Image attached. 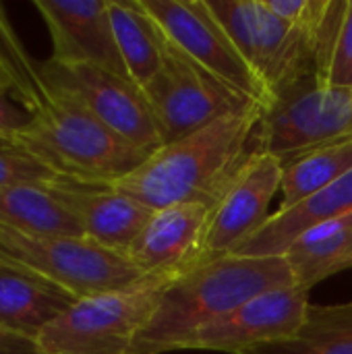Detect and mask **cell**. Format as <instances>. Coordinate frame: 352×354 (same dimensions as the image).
I'll return each mask as SVG.
<instances>
[{
    "mask_svg": "<svg viewBox=\"0 0 352 354\" xmlns=\"http://www.w3.org/2000/svg\"><path fill=\"white\" fill-rule=\"evenodd\" d=\"M241 354H352V301L311 305L301 332Z\"/></svg>",
    "mask_w": 352,
    "mask_h": 354,
    "instance_id": "obj_21",
    "label": "cell"
},
{
    "mask_svg": "<svg viewBox=\"0 0 352 354\" xmlns=\"http://www.w3.org/2000/svg\"><path fill=\"white\" fill-rule=\"evenodd\" d=\"M352 170V135L284 162L282 207H293Z\"/></svg>",
    "mask_w": 352,
    "mask_h": 354,
    "instance_id": "obj_22",
    "label": "cell"
},
{
    "mask_svg": "<svg viewBox=\"0 0 352 354\" xmlns=\"http://www.w3.org/2000/svg\"><path fill=\"white\" fill-rule=\"evenodd\" d=\"M33 6L50 31L52 60L131 79L116 44L108 0H33Z\"/></svg>",
    "mask_w": 352,
    "mask_h": 354,
    "instance_id": "obj_13",
    "label": "cell"
},
{
    "mask_svg": "<svg viewBox=\"0 0 352 354\" xmlns=\"http://www.w3.org/2000/svg\"><path fill=\"white\" fill-rule=\"evenodd\" d=\"M295 286L284 255H220L172 280L137 338L133 354L172 353L197 330L228 315L249 299Z\"/></svg>",
    "mask_w": 352,
    "mask_h": 354,
    "instance_id": "obj_2",
    "label": "cell"
},
{
    "mask_svg": "<svg viewBox=\"0 0 352 354\" xmlns=\"http://www.w3.org/2000/svg\"><path fill=\"white\" fill-rule=\"evenodd\" d=\"M170 282L154 278L81 299L37 336V344L46 354H133Z\"/></svg>",
    "mask_w": 352,
    "mask_h": 354,
    "instance_id": "obj_5",
    "label": "cell"
},
{
    "mask_svg": "<svg viewBox=\"0 0 352 354\" xmlns=\"http://www.w3.org/2000/svg\"><path fill=\"white\" fill-rule=\"evenodd\" d=\"M0 259L44 276L77 301L154 280L127 253L108 249L87 236H29L0 226Z\"/></svg>",
    "mask_w": 352,
    "mask_h": 354,
    "instance_id": "obj_4",
    "label": "cell"
},
{
    "mask_svg": "<svg viewBox=\"0 0 352 354\" xmlns=\"http://www.w3.org/2000/svg\"><path fill=\"white\" fill-rule=\"evenodd\" d=\"M60 176L10 141H0V187L52 185Z\"/></svg>",
    "mask_w": 352,
    "mask_h": 354,
    "instance_id": "obj_23",
    "label": "cell"
},
{
    "mask_svg": "<svg viewBox=\"0 0 352 354\" xmlns=\"http://www.w3.org/2000/svg\"><path fill=\"white\" fill-rule=\"evenodd\" d=\"M0 91L10 93L12 97L19 91V73H17L15 64L8 60L2 41H0Z\"/></svg>",
    "mask_w": 352,
    "mask_h": 354,
    "instance_id": "obj_27",
    "label": "cell"
},
{
    "mask_svg": "<svg viewBox=\"0 0 352 354\" xmlns=\"http://www.w3.org/2000/svg\"><path fill=\"white\" fill-rule=\"evenodd\" d=\"M207 4L270 91L272 102L280 89L299 79L319 77L307 37L280 19L266 0H207Z\"/></svg>",
    "mask_w": 352,
    "mask_h": 354,
    "instance_id": "obj_8",
    "label": "cell"
},
{
    "mask_svg": "<svg viewBox=\"0 0 352 354\" xmlns=\"http://www.w3.org/2000/svg\"><path fill=\"white\" fill-rule=\"evenodd\" d=\"M77 299L44 276L0 259V328L37 340V336Z\"/></svg>",
    "mask_w": 352,
    "mask_h": 354,
    "instance_id": "obj_16",
    "label": "cell"
},
{
    "mask_svg": "<svg viewBox=\"0 0 352 354\" xmlns=\"http://www.w3.org/2000/svg\"><path fill=\"white\" fill-rule=\"evenodd\" d=\"M141 89L164 143L178 141L224 116L261 108L199 66L168 37L160 71Z\"/></svg>",
    "mask_w": 352,
    "mask_h": 354,
    "instance_id": "obj_7",
    "label": "cell"
},
{
    "mask_svg": "<svg viewBox=\"0 0 352 354\" xmlns=\"http://www.w3.org/2000/svg\"><path fill=\"white\" fill-rule=\"evenodd\" d=\"M261 114V108L230 114L178 141L164 143L133 172L108 185L151 212L180 203L214 207L253 153Z\"/></svg>",
    "mask_w": 352,
    "mask_h": 354,
    "instance_id": "obj_1",
    "label": "cell"
},
{
    "mask_svg": "<svg viewBox=\"0 0 352 354\" xmlns=\"http://www.w3.org/2000/svg\"><path fill=\"white\" fill-rule=\"evenodd\" d=\"M52 195L77 220L83 234L108 249L127 253L151 218V209L102 183L58 178Z\"/></svg>",
    "mask_w": 352,
    "mask_h": 354,
    "instance_id": "obj_15",
    "label": "cell"
},
{
    "mask_svg": "<svg viewBox=\"0 0 352 354\" xmlns=\"http://www.w3.org/2000/svg\"><path fill=\"white\" fill-rule=\"evenodd\" d=\"M352 135V87L328 85L317 75L280 89L255 129L253 151L282 162Z\"/></svg>",
    "mask_w": 352,
    "mask_h": 354,
    "instance_id": "obj_6",
    "label": "cell"
},
{
    "mask_svg": "<svg viewBox=\"0 0 352 354\" xmlns=\"http://www.w3.org/2000/svg\"><path fill=\"white\" fill-rule=\"evenodd\" d=\"M297 286H311L352 268V214L322 222L303 232L282 253Z\"/></svg>",
    "mask_w": 352,
    "mask_h": 354,
    "instance_id": "obj_18",
    "label": "cell"
},
{
    "mask_svg": "<svg viewBox=\"0 0 352 354\" xmlns=\"http://www.w3.org/2000/svg\"><path fill=\"white\" fill-rule=\"evenodd\" d=\"M31 120V112L23 108L10 93L0 91V141H10Z\"/></svg>",
    "mask_w": 352,
    "mask_h": 354,
    "instance_id": "obj_25",
    "label": "cell"
},
{
    "mask_svg": "<svg viewBox=\"0 0 352 354\" xmlns=\"http://www.w3.org/2000/svg\"><path fill=\"white\" fill-rule=\"evenodd\" d=\"M324 81L334 87H352V0H346V8L324 73Z\"/></svg>",
    "mask_w": 352,
    "mask_h": 354,
    "instance_id": "obj_24",
    "label": "cell"
},
{
    "mask_svg": "<svg viewBox=\"0 0 352 354\" xmlns=\"http://www.w3.org/2000/svg\"><path fill=\"white\" fill-rule=\"evenodd\" d=\"M344 214H352V170L301 203L293 207H280L234 253L282 255L303 232Z\"/></svg>",
    "mask_w": 352,
    "mask_h": 354,
    "instance_id": "obj_17",
    "label": "cell"
},
{
    "mask_svg": "<svg viewBox=\"0 0 352 354\" xmlns=\"http://www.w3.org/2000/svg\"><path fill=\"white\" fill-rule=\"evenodd\" d=\"M48 91L81 106L106 129L133 147L154 153L164 145L143 89L131 79L83 64H60L52 58L35 62Z\"/></svg>",
    "mask_w": 352,
    "mask_h": 354,
    "instance_id": "obj_9",
    "label": "cell"
},
{
    "mask_svg": "<svg viewBox=\"0 0 352 354\" xmlns=\"http://www.w3.org/2000/svg\"><path fill=\"white\" fill-rule=\"evenodd\" d=\"M0 226L29 236H85L46 185L0 187Z\"/></svg>",
    "mask_w": 352,
    "mask_h": 354,
    "instance_id": "obj_20",
    "label": "cell"
},
{
    "mask_svg": "<svg viewBox=\"0 0 352 354\" xmlns=\"http://www.w3.org/2000/svg\"><path fill=\"white\" fill-rule=\"evenodd\" d=\"M164 35L199 66L251 97L263 110L272 95L245 60L207 0H141Z\"/></svg>",
    "mask_w": 352,
    "mask_h": 354,
    "instance_id": "obj_10",
    "label": "cell"
},
{
    "mask_svg": "<svg viewBox=\"0 0 352 354\" xmlns=\"http://www.w3.org/2000/svg\"><path fill=\"white\" fill-rule=\"evenodd\" d=\"M108 8L129 77L143 87L162 66L166 35L147 15L141 0H108Z\"/></svg>",
    "mask_w": 352,
    "mask_h": 354,
    "instance_id": "obj_19",
    "label": "cell"
},
{
    "mask_svg": "<svg viewBox=\"0 0 352 354\" xmlns=\"http://www.w3.org/2000/svg\"><path fill=\"white\" fill-rule=\"evenodd\" d=\"M309 290L284 286L261 292L228 315L180 340L174 351H214L241 354L257 346L295 338L309 313ZM172 351V353H174Z\"/></svg>",
    "mask_w": 352,
    "mask_h": 354,
    "instance_id": "obj_11",
    "label": "cell"
},
{
    "mask_svg": "<svg viewBox=\"0 0 352 354\" xmlns=\"http://www.w3.org/2000/svg\"><path fill=\"white\" fill-rule=\"evenodd\" d=\"M25 108L31 120L10 143L62 178L108 185L133 172L149 156L106 129L81 106L48 91L39 75Z\"/></svg>",
    "mask_w": 352,
    "mask_h": 354,
    "instance_id": "obj_3",
    "label": "cell"
},
{
    "mask_svg": "<svg viewBox=\"0 0 352 354\" xmlns=\"http://www.w3.org/2000/svg\"><path fill=\"white\" fill-rule=\"evenodd\" d=\"M0 354H46L37 340L0 328Z\"/></svg>",
    "mask_w": 352,
    "mask_h": 354,
    "instance_id": "obj_26",
    "label": "cell"
},
{
    "mask_svg": "<svg viewBox=\"0 0 352 354\" xmlns=\"http://www.w3.org/2000/svg\"><path fill=\"white\" fill-rule=\"evenodd\" d=\"M282 178L284 162L270 151H253L243 162L212 207L205 243L210 257L234 253L268 222V207L282 191Z\"/></svg>",
    "mask_w": 352,
    "mask_h": 354,
    "instance_id": "obj_12",
    "label": "cell"
},
{
    "mask_svg": "<svg viewBox=\"0 0 352 354\" xmlns=\"http://www.w3.org/2000/svg\"><path fill=\"white\" fill-rule=\"evenodd\" d=\"M212 207L180 203L156 209L127 251V257L147 276L176 280L210 259L207 226Z\"/></svg>",
    "mask_w": 352,
    "mask_h": 354,
    "instance_id": "obj_14",
    "label": "cell"
}]
</instances>
